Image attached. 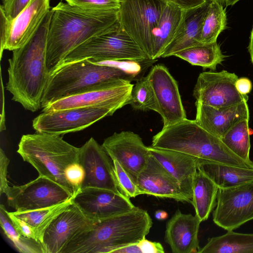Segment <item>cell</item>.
<instances>
[{"mask_svg": "<svg viewBox=\"0 0 253 253\" xmlns=\"http://www.w3.org/2000/svg\"><path fill=\"white\" fill-rule=\"evenodd\" d=\"M148 61L95 63L84 59L62 65L49 76L42 100V108L69 96L126 81H137L149 66Z\"/></svg>", "mask_w": 253, "mask_h": 253, "instance_id": "1", "label": "cell"}, {"mask_svg": "<svg viewBox=\"0 0 253 253\" xmlns=\"http://www.w3.org/2000/svg\"><path fill=\"white\" fill-rule=\"evenodd\" d=\"M53 11L47 39L46 65L49 75L73 49L89 39L120 25L119 9L96 10L59 2Z\"/></svg>", "mask_w": 253, "mask_h": 253, "instance_id": "2", "label": "cell"}, {"mask_svg": "<svg viewBox=\"0 0 253 253\" xmlns=\"http://www.w3.org/2000/svg\"><path fill=\"white\" fill-rule=\"evenodd\" d=\"M53 11L50 9L29 40L13 50L8 60L6 89L12 99L32 112L42 108L49 74L46 65L47 39Z\"/></svg>", "mask_w": 253, "mask_h": 253, "instance_id": "3", "label": "cell"}, {"mask_svg": "<svg viewBox=\"0 0 253 253\" xmlns=\"http://www.w3.org/2000/svg\"><path fill=\"white\" fill-rule=\"evenodd\" d=\"M152 225L147 211L135 207L94 223L71 240L61 253H114L145 238Z\"/></svg>", "mask_w": 253, "mask_h": 253, "instance_id": "4", "label": "cell"}, {"mask_svg": "<svg viewBox=\"0 0 253 253\" xmlns=\"http://www.w3.org/2000/svg\"><path fill=\"white\" fill-rule=\"evenodd\" d=\"M151 147L178 151L198 159L253 169L232 152L221 139L187 118L163 127L152 138Z\"/></svg>", "mask_w": 253, "mask_h": 253, "instance_id": "5", "label": "cell"}, {"mask_svg": "<svg viewBox=\"0 0 253 253\" xmlns=\"http://www.w3.org/2000/svg\"><path fill=\"white\" fill-rule=\"evenodd\" d=\"M18 146L17 152L39 175L57 183L73 197L65 170L69 165L79 163L80 148L68 143L60 135L37 132L23 135Z\"/></svg>", "mask_w": 253, "mask_h": 253, "instance_id": "6", "label": "cell"}, {"mask_svg": "<svg viewBox=\"0 0 253 253\" xmlns=\"http://www.w3.org/2000/svg\"><path fill=\"white\" fill-rule=\"evenodd\" d=\"M84 59L95 63L142 62L149 59L121 25L110 32L93 37L83 42L66 56L60 66Z\"/></svg>", "mask_w": 253, "mask_h": 253, "instance_id": "7", "label": "cell"}, {"mask_svg": "<svg viewBox=\"0 0 253 253\" xmlns=\"http://www.w3.org/2000/svg\"><path fill=\"white\" fill-rule=\"evenodd\" d=\"M166 3L162 0H120L121 26L151 60L154 32Z\"/></svg>", "mask_w": 253, "mask_h": 253, "instance_id": "8", "label": "cell"}, {"mask_svg": "<svg viewBox=\"0 0 253 253\" xmlns=\"http://www.w3.org/2000/svg\"><path fill=\"white\" fill-rule=\"evenodd\" d=\"M8 205L16 211L35 210L53 206L73 196L56 182L43 176L20 186H9L4 192Z\"/></svg>", "mask_w": 253, "mask_h": 253, "instance_id": "9", "label": "cell"}, {"mask_svg": "<svg viewBox=\"0 0 253 253\" xmlns=\"http://www.w3.org/2000/svg\"><path fill=\"white\" fill-rule=\"evenodd\" d=\"M116 111L107 107H89L42 112L33 120L37 132L62 135L83 130Z\"/></svg>", "mask_w": 253, "mask_h": 253, "instance_id": "10", "label": "cell"}, {"mask_svg": "<svg viewBox=\"0 0 253 253\" xmlns=\"http://www.w3.org/2000/svg\"><path fill=\"white\" fill-rule=\"evenodd\" d=\"M212 219L227 231L253 220V180L230 188H219Z\"/></svg>", "mask_w": 253, "mask_h": 253, "instance_id": "11", "label": "cell"}, {"mask_svg": "<svg viewBox=\"0 0 253 253\" xmlns=\"http://www.w3.org/2000/svg\"><path fill=\"white\" fill-rule=\"evenodd\" d=\"M238 79L235 73L226 70L202 72L198 77L193 95L196 101L214 108L227 107L247 101L248 95L241 94L236 88Z\"/></svg>", "mask_w": 253, "mask_h": 253, "instance_id": "12", "label": "cell"}, {"mask_svg": "<svg viewBox=\"0 0 253 253\" xmlns=\"http://www.w3.org/2000/svg\"><path fill=\"white\" fill-rule=\"evenodd\" d=\"M79 163L85 172L81 189L97 188L122 194L118 188L112 159L102 145L93 137L80 147Z\"/></svg>", "mask_w": 253, "mask_h": 253, "instance_id": "13", "label": "cell"}, {"mask_svg": "<svg viewBox=\"0 0 253 253\" xmlns=\"http://www.w3.org/2000/svg\"><path fill=\"white\" fill-rule=\"evenodd\" d=\"M102 146L112 160H117L136 183L151 155L140 136L130 131L114 132L104 139Z\"/></svg>", "mask_w": 253, "mask_h": 253, "instance_id": "14", "label": "cell"}, {"mask_svg": "<svg viewBox=\"0 0 253 253\" xmlns=\"http://www.w3.org/2000/svg\"><path fill=\"white\" fill-rule=\"evenodd\" d=\"M146 77L153 88L163 126L186 119L178 84L168 69L164 65L157 64L152 67Z\"/></svg>", "mask_w": 253, "mask_h": 253, "instance_id": "15", "label": "cell"}, {"mask_svg": "<svg viewBox=\"0 0 253 253\" xmlns=\"http://www.w3.org/2000/svg\"><path fill=\"white\" fill-rule=\"evenodd\" d=\"M72 201L93 223L136 207L129 198L122 194L93 187L81 189L73 197Z\"/></svg>", "mask_w": 253, "mask_h": 253, "instance_id": "16", "label": "cell"}, {"mask_svg": "<svg viewBox=\"0 0 253 253\" xmlns=\"http://www.w3.org/2000/svg\"><path fill=\"white\" fill-rule=\"evenodd\" d=\"M129 82L59 99L42 109L49 112L79 107H107L115 111L129 104L133 84Z\"/></svg>", "mask_w": 253, "mask_h": 253, "instance_id": "17", "label": "cell"}, {"mask_svg": "<svg viewBox=\"0 0 253 253\" xmlns=\"http://www.w3.org/2000/svg\"><path fill=\"white\" fill-rule=\"evenodd\" d=\"M93 223L72 202L44 231L41 241L44 253H61L71 240Z\"/></svg>", "mask_w": 253, "mask_h": 253, "instance_id": "18", "label": "cell"}, {"mask_svg": "<svg viewBox=\"0 0 253 253\" xmlns=\"http://www.w3.org/2000/svg\"><path fill=\"white\" fill-rule=\"evenodd\" d=\"M136 184L143 194L191 203L177 180L151 154L137 177Z\"/></svg>", "mask_w": 253, "mask_h": 253, "instance_id": "19", "label": "cell"}, {"mask_svg": "<svg viewBox=\"0 0 253 253\" xmlns=\"http://www.w3.org/2000/svg\"><path fill=\"white\" fill-rule=\"evenodd\" d=\"M247 101L223 108H214L196 101L195 121L201 127L221 139L233 126L244 119H249Z\"/></svg>", "mask_w": 253, "mask_h": 253, "instance_id": "20", "label": "cell"}, {"mask_svg": "<svg viewBox=\"0 0 253 253\" xmlns=\"http://www.w3.org/2000/svg\"><path fill=\"white\" fill-rule=\"evenodd\" d=\"M201 221L195 214L177 210L166 224L165 241L173 253H198Z\"/></svg>", "mask_w": 253, "mask_h": 253, "instance_id": "21", "label": "cell"}, {"mask_svg": "<svg viewBox=\"0 0 253 253\" xmlns=\"http://www.w3.org/2000/svg\"><path fill=\"white\" fill-rule=\"evenodd\" d=\"M50 0H31L11 21L4 50L22 46L37 30L50 9Z\"/></svg>", "mask_w": 253, "mask_h": 253, "instance_id": "22", "label": "cell"}, {"mask_svg": "<svg viewBox=\"0 0 253 253\" xmlns=\"http://www.w3.org/2000/svg\"><path fill=\"white\" fill-rule=\"evenodd\" d=\"M151 155L177 180L180 188L191 200L193 185L200 159L172 150L148 146Z\"/></svg>", "mask_w": 253, "mask_h": 253, "instance_id": "23", "label": "cell"}, {"mask_svg": "<svg viewBox=\"0 0 253 253\" xmlns=\"http://www.w3.org/2000/svg\"><path fill=\"white\" fill-rule=\"evenodd\" d=\"M211 0L196 7L185 9L176 35L161 57L174 56L187 48L202 43L199 41L201 26Z\"/></svg>", "mask_w": 253, "mask_h": 253, "instance_id": "24", "label": "cell"}, {"mask_svg": "<svg viewBox=\"0 0 253 253\" xmlns=\"http://www.w3.org/2000/svg\"><path fill=\"white\" fill-rule=\"evenodd\" d=\"M184 10L174 3L166 2L154 34L152 60H157L161 57L166 47L174 38Z\"/></svg>", "mask_w": 253, "mask_h": 253, "instance_id": "25", "label": "cell"}, {"mask_svg": "<svg viewBox=\"0 0 253 253\" xmlns=\"http://www.w3.org/2000/svg\"><path fill=\"white\" fill-rule=\"evenodd\" d=\"M198 168L221 189L234 187L253 180V169L200 159Z\"/></svg>", "mask_w": 253, "mask_h": 253, "instance_id": "26", "label": "cell"}, {"mask_svg": "<svg viewBox=\"0 0 253 253\" xmlns=\"http://www.w3.org/2000/svg\"><path fill=\"white\" fill-rule=\"evenodd\" d=\"M218 187L200 169L198 168L193 185L191 204L201 222L206 220L216 205Z\"/></svg>", "mask_w": 253, "mask_h": 253, "instance_id": "27", "label": "cell"}, {"mask_svg": "<svg viewBox=\"0 0 253 253\" xmlns=\"http://www.w3.org/2000/svg\"><path fill=\"white\" fill-rule=\"evenodd\" d=\"M198 253H253V233L228 230L225 234L209 238Z\"/></svg>", "mask_w": 253, "mask_h": 253, "instance_id": "28", "label": "cell"}, {"mask_svg": "<svg viewBox=\"0 0 253 253\" xmlns=\"http://www.w3.org/2000/svg\"><path fill=\"white\" fill-rule=\"evenodd\" d=\"M194 66H201L215 71L217 66L225 58L217 42L200 43L187 48L174 54Z\"/></svg>", "mask_w": 253, "mask_h": 253, "instance_id": "29", "label": "cell"}, {"mask_svg": "<svg viewBox=\"0 0 253 253\" xmlns=\"http://www.w3.org/2000/svg\"><path fill=\"white\" fill-rule=\"evenodd\" d=\"M72 198L66 202L49 207L11 212L30 225L35 231L39 241L41 243L47 227L59 213L73 202Z\"/></svg>", "mask_w": 253, "mask_h": 253, "instance_id": "30", "label": "cell"}, {"mask_svg": "<svg viewBox=\"0 0 253 253\" xmlns=\"http://www.w3.org/2000/svg\"><path fill=\"white\" fill-rule=\"evenodd\" d=\"M226 13L222 4L211 0L201 26L200 42L207 43L217 42L219 35L226 28Z\"/></svg>", "mask_w": 253, "mask_h": 253, "instance_id": "31", "label": "cell"}, {"mask_svg": "<svg viewBox=\"0 0 253 253\" xmlns=\"http://www.w3.org/2000/svg\"><path fill=\"white\" fill-rule=\"evenodd\" d=\"M249 121V119H244L236 124L221 140L232 152L253 167V161L250 158Z\"/></svg>", "mask_w": 253, "mask_h": 253, "instance_id": "32", "label": "cell"}, {"mask_svg": "<svg viewBox=\"0 0 253 253\" xmlns=\"http://www.w3.org/2000/svg\"><path fill=\"white\" fill-rule=\"evenodd\" d=\"M0 223L4 235L19 252L44 253L41 242L22 236L17 231L2 205L0 206Z\"/></svg>", "mask_w": 253, "mask_h": 253, "instance_id": "33", "label": "cell"}, {"mask_svg": "<svg viewBox=\"0 0 253 253\" xmlns=\"http://www.w3.org/2000/svg\"><path fill=\"white\" fill-rule=\"evenodd\" d=\"M135 110H153L159 113L158 105L147 77H142L133 85L129 104Z\"/></svg>", "mask_w": 253, "mask_h": 253, "instance_id": "34", "label": "cell"}, {"mask_svg": "<svg viewBox=\"0 0 253 253\" xmlns=\"http://www.w3.org/2000/svg\"><path fill=\"white\" fill-rule=\"evenodd\" d=\"M118 188L122 195L128 198L143 195L136 183L131 179L119 162L112 160Z\"/></svg>", "mask_w": 253, "mask_h": 253, "instance_id": "35", "label": "cell"}, {"mask_svg": "<svg viewBox=\"0 0 253 253\" xmlns=\"http://www.w3.org/2000/svg\"><path fill=\"white\" fill-rule=\"evenodd\" d=\"M68 4L84 9L96 10L119 9L120 0H65Z\"/></svg>", "mask_w": 253, "mask_h": 253, "instance_id": "36", "label": "cell"}, {"mask_svg": "<svg viewBox=\"0 0 253 253\" xmlns=\"http://www.w3.org/2000/svg\"><path fill=\"white\" fill-rule=\"evenodd\" d=\"M65 176L73 189L74 196L81 189L85 176L84 170L79 163H73L66 168Z\"/></svg>", "mask_w": 253, "mask_h": 253, "instance_id": "37", "label": "cell"}, {"mask_svg": "<svg viewBox=\"0 0 253 253\" xmlns=\"http://www.w3.org/2000/svg\"><path fill=\"white\" fill-rule=\"evenodd\" d=\"M31 0H6L2 6L7 18L12 21L27 6Z\"/></svg>", "mask_w": 253, "mask_h": 253, "instance_id": "38", "label": "cell"}, {"mask_svg": "<svg viewBox=\"0 0 253 253\" xmlns=\"http://www.w3.org/2000/svg\"><path fill=\"white\" fill-rule=\"evenodd\" d=\"M7 213L15 228L21 235L39 241L35 231L30 225L22 219L13 215L11 212L7 211Z\"/></svg>", "mask_w": 253, "mask_h": 253, "instance_id": "39", "label": "cell"}, {"mask_svg": "<svg viewBox=\"0 0 253 253\" xmlns=\"http://www.w3.org/2000/svg\"><path fill=\"white\" fill-rule=\"evenodd\" d=\"M11 21L6 16L2 5H1L0 6V59L10 33Z\"/></svg>", "mask_w": 253, "mask_h": 253, "instance_id": "40", "label": "cell"}, {"mask_svg": "<svg viewBox=\"0 0 253 253\" xmlns=\"http://www.w3.org/2000/svg\"><path fill=\"white\" fill-rule=\"evenodd\" d=\"M9 160L7 157L4 151L0 148V195L4 193L9 186L7 179L8 167Z\"/></svg>", "mask_w": 253, "mask_h": 253, "instance_id": "41", "label": "cell"}, {"mask_svg": "<svg viewBox=\"0 0 253 253\" xmlns=\"http://www.w3.org/2000/svg\"><path fill=\"white\" fill-rule=\"evenodd\" d=\"M137 244L142 253H165L163 246L159 242L151 241L144 238Z\"/></svg>", "mask_w": 253, "mask_h": 253, "instance_id": "42", "label": "cell"}, {"mask_svg": "<svg viewBox=\"0 0 253 253\" xmlns=\"http://www.w3.org/2000/svg\"><path fill=\"white\" fill-rule=\"evenodd\" d=\"M235 86L240 93L243 95H247L252 89V84L248 78L242 77L237 79Z\"/></svg>", "mask_w": 253, "mask_h": 253, "instance_id": "43", "label": "cell"}, {"mask_svg": "<svg viewBox=\"0 0 253 253\" xmlns=\"http://www.w3.org/2000/svg\"><path fill=\"white\" fill-rule=\"evenodd\" d=\"M165 2L174 3L184 9L198 6L205 3L207 0H162Z\"/></svg>", "mask_w": 253, "mask_h": 253, "instance_id": "44", "label": "cell"}, {"mask_svg": "<svg viewBox=\"0 0 253 253\" xmlns=\"http://www.w3.org/2000/svg\"><path fill=\"white\" fill-rule=\"evenodd\" d=\"M0 78H1V90H0V131L5 130V115L4 110V86L2 80L1 71L0 70Z\"/></svg>", "mask_w": 253, "mask_h": 253, "instance_id": "45", "label": "cell"}, {"mask_svg": "<svg viewBox=\"0 0 253 253\" xmlns=\"http://www.w3.org/2000/svg\"><path fill=\"white\" fill-rule=\"evenodd\" d=\"M137 243L124 247L116 251L114 253H142Z\"/></svg>", "mask_w": 253, "mask_h": 253, "instance_id": "46", "label": "cell"}, {"mask_svg": "<svg viewBox=\"0 0 253 253\" xmlns=\"http://www.w3.org/2000/svg\"><path fill=\"white\" fill-rule=\"evenodd\" d=\"M155 217L158 220H164L168 218V214L166 211L159 210L155 212Z\"/></svg>", "mask_w": 253, "mask_h": 253, "instance_id": "47", "label": "cell"}, {"mask_svg": "<svg viewBox=\"0 0 253 253\" xmlns=\"http://www.w3.org/2000/svg\"><path fill=\"white\" fill-rule=\"evenodd\" d=\"M248 49L250 55L251 62L253 64V26L251 33L250 41Z\"/></svg>", "mask_w": 253, "mask_h": 253, "instance_id": "48", "label": "cell"}, {"mask_svg": "<svg viewBox=\"0 0 253 253\" xmlns=\"http://www.w3.org/2000/svg\"><path fill=\"white\" fill-rule=\"evenodd\" d=\"M240 0H225L224 3L226 6L233 5Z\"/></svg>", "mask_w": 253, "mask_h": 253, "instance_id": "49", "label": "cell"}, {"mask_svg": "<svg viewBox=\"0 0 253 253\" xmlns=\"http://www.w3.org/2000/svg\"><path fill=\"white\" fill-rule=\"evenodd\" d=\"M216 0V1L221 3V4L224 3V1H225V0Z\"/></svg>", "mask_w": 253, "mask_h": 253, "instance_id": "50", "label": "cell"}, {"mask_svg": "<svg viewBox=\"0 0 253 253\" xmlns=\"http://www.w3.org/2000/svg\"><path fill=\"white\" fill-rule=\"evenodd\" d=\"M2 1V3H4L6 0H1Z\"/></svg>", "mask_w": 253, "mask_h": 253, "instance_id": "51", "label": "cell"}]
</instances>
